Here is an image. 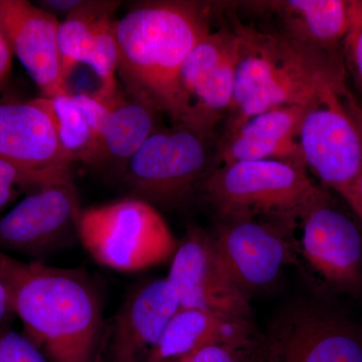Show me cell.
<instances>
[{"instance_id":"obj_7","label":"cell","mask_w":362,"mask_h":362,"mask_svg":"<svg viewBox=\"0 0 362 362\" xmlns=\"http://www.w3.org/2000/svg\"><path fill=\"white\" fill-rule=\"evenodd\" d=\"M258 356L261 362H362V333L337 312L295 303L272 320Z\"/></svg>"},{"instance_id":"obj_9","label":"cell","mask_w":362,"mask_h":362,"mask_svg":"<svg viewBox=\"0 0 362 362\" xmlns=\"http://www.w3.org/2000/svg\"><path fill=\"white\" fill-rule=\"evenodd\" d=\"M168 280L180 308L201 309L252 321L249 296L235 284L218 258L211 235L188 228L177 245Z\"/></svg>"},{"instance_id":"obj_22","label":"cell","mask_w":362,"mask_h":362,"mask_svg":"<svg viewBox=\"0 0 362 362\" xmlns=\"http://www.w3.org/2000/svg\"><path fill=\"white\" fill-rule=\"evenodd\" d=\"M119 2L86 1L59 23L58 45L64 80L89 58L97 21L108 11H116Z\"/></svg>"},{"instance_id":"obj_8","label":"cell","mask_w":362,"mask_h":362,"mask_svg":"<svg viewBox=\"0 0 362 362\" xmlns=\"http://www.w3.org/2000/svg\"><path fill=\"white\" fill-rule=\"evenodd\" d=\"M293 230L263 220L221 221L211 238L228 276L249 296L272 287L296 263Z\"/></svg>"},{"instance_id":"obj_1","label":"cell","mask_w":362,"mask_h":362,"mask_svg":"<svg viewBox=\"0 0 362 362\" xmlns=\"http://www.w3.org/2000/svg\"><path fill=\"white\" fill-rule=\"evenodd\" d=\"M0 279L26 337L52 362H95L102 305L85 272L21 261L0 250Z\"/></svg>"},{"instance_id":"obj_32","label":"cell","mask_w":362,"mask_h":362,"mask_svg":"<svg viewBox=\"0 0 362 362\" xmlns=\"http://www.w3.org/2000/svg\"><path fill=\"white\" fill-rule=\"evenodd\" d=\"M13 314L8 291H7L6 285L0 279V328L2 327L7 319L11 318Z\"/></svg>"},{"instance_id":"obj_13","label":"cell","mask_w":362,"mask_h":362,"mask_svg":"<svg viewBox=\"0 0 362 362\" xmlns=\"http://www.w3.org/2000/svg\"><path fill=\"white\" fill-rule=\"evenodd\" d=\"M344 77L341 62L293 40L287 59L265 86L226 116L223 134L228 139L243 123L262 112L279 106H308L326 85Z\"/></svg>"},{"instance_id":"obj_6","label":"cell","mask_w":362,"mask_h":362,"mask_svg":"<svg viewBox=\"0 0 362 362\" xmlns=\"http://www.w3.org/2000/svg\"><path fill=\"white\" fill-rule=\"evenodd\" d=\"M354 101L344 77L326 85L307 107L298 137L307 170L343 199L362 173V134Z\"/></svg>"},{"instance_id":"obj_10","label":"cell","mask_w":362,"mask_h":362,"mask_svg":"<svg viewBox=\"0 0 362 362\" xmlns=\"http://www.w3.org/2000/svg\"><path fill=\"white\" fill-rule=\"evenodd\" d=\"M82 209L71 180L37 188L0 216V250L44 256L78 237Z\"/></svg>"},{"instance_id":"obj_15","label":"cell","mask_w":362,"mask_h":362,"mask_svg":"<svg viewBox=\"0 0 362 362\" xmlns=\"http://www.w3.org/2000/svg\"><path fill=\"white\" fill-rule=\"evenodd\" d=\"M180 308L177 295L168 278L147 281L136 287L116 318L111 362H146Z\"/></svg>"},{"instance_id":"obj_17","label":"cell","mask_w":362,"mask_h":362,"mask_svg":"<svg viewBox=\"0 0 362 362\" xmlns=\"http://www.w3.org/2000/svg\"><path fill=\"white\" fill-rule=\"evenodd\" d=\"M252 321L201 309L180 308L146 362H168L218 343L257 342Z\"/></svg>"},{"instance_id":"obj_5","label":"cell","mask_w":362,"mask_h":362,"mask_svg":"<svg viewBox=\"0 0 362 362\" xmlns=\"http://www.w3.org/2000/svg\"><path fill=\"white\" fill-rule=\"evenodd\" d=\"M213 139L183 123L157 128L124 163V181L138 199L152 206H180L214 170Z\"/></svg>"},{"instance_id":"obj_20","label":"cell","mask_w":362,"mask_h":362,"mask_svg":"<svg viewBox=\"0 0 362 362\" xmlns=\"http://www.w3.org/2000/svg\"><path fill=\"white\" fill-rule=\"evenodd\" d=\"M238 42L225 61L195 94L182 122L204 134L214 136L216 125L232 108L235 90Z\"/></svg>"},{"instance_id":"obj_14","label":"cell","mask_w":362,"mask_h":362,"mask_svg":"<svg viewBox=\"0 0 362 362\" xmlns=\"http://www.w3.org/2000/svg\"><path fill=\"white\" fill-rule=\"evenodd\" d=\"M56 16L25 0H0V28L13 54L44 97L68 95L58 45Z\"/></svg>"},{"instance_id":"obj_23","label":"cell","mask_w":362,"mask_h":362,"mask_svg":"<svg viewBox=\"0 0 362 362\" xmlns=\"http://www.w3.org/2000/svg\"><path fill=\"white\" fill-rule=\"evenodd\" d=\"M216 159L221 165L244 161L277 160L306 168L298 140L276 141L233 136L216 144Z\"/></svg>"},{"instance_id":"obj_11","label":"cell","mask_w":362,"mask_h":362,"mask_svg":"<svg viewBox=\"0 0 362 362\" xmlns=\"http://www.w3.org/2000/svg\"><path fill=\"white\" fill-rule=\"evenodd\" d=\"M301 250L309 265L342 291H362V233L329 194L314 204L300 220Z\"/></svg>"},{"instance_id":"obj_19","label":"cell","mask_w":362,"mask_h":362,"mask_svg":"<svg viewBox=\"0 0 362 362\" xmlns=\"http://www.w3.org/2000/svg\"><path fill=\"white\" fill-rule=\"evenodd\" d=\"M35 101L51 117L59 146L71 163H101L99 138L74 104L70 95L40 97Z\"/></svg>"},{"instance_id":"obj_4","label":"cell","mask_w":362,"mask_h":362,"mask_svg":"<svg viewBox=\"0 0 362 362\" xmlns=\"http://www.w3.org/2000/svg\"><path fill=\"white\" fill-rule=\"evenodd\" d=\"M78 238L98 264L127 273L163 264L178 245L156 206L138 197L82 211Z\"/></svg>"},{"instance_id":"obj_18","label":"cell","mask_w":362,"mask_h":362,"mask_svg":"<svg viewBox=\"0 0 362 362\" xmlns=\"http://www.w3.org/2000/svg\"><path fill=\"white\" fill-rule=\"evenodd\" d=\"M162 112L141 100L116 97L100 136L101 160L107 159L125 163L159 128L157 118Z\"/></svg>"},{"instance_id":"obj_24","label":"cell","mask_w":362,"mask_h":362,"mask_svg":"<svg viewBox=\"0 0 362 362\" xmlns=\"http://www.w3.org/2000/svg\"><path fill=\"white\" fill-rule=\"evenodd\" d=\"M114 11H108L97 21L92 49L84 64L101 82L104 101H111L117 95L115 74L118 70L119 56Z\"/></svg>"},{"instance_id":"obj_27","label":"cell","mask_w":362,"mask_h":362,"mask_svg":"<svg viewBox=\"0 0 362 362\" xmlns=\"http://www.w3.org/2000/svg\"><path fill=\"white\" fill-rule=\"evenodd\" d=\"M0 362L52 361L25 334L0 328Z\"/></svg>"},{"instance_id":"obj_33","label":"cell","mask_w":362,"mask_h":362,"mask_svg":"<svg viewBox=\"0 0 362 362\" xmlns=\"http://www.w3.org/2000/svg\"><path fill=\"white\" fill-rule=\"evenodd\" d=\"M361 333H362V330H361Z\"/></svg>"},{"instance_id":"obj_28","label":"cell","mask_w":362,"mask_h":362,"mask_svg":"<svg viewBox=\"0 0 362 362\" xmlns=\"http://www.w3.org/2000/svg\"><path fill=\"white\" fill-rule=\"evenodd\" d=\"M42 187L45 185L37 177L0 158V213L25 188L35 190Z\"/></svg>"},{"instance_id":"obj_16","label":"cell","mask_w":362,"mask_h":362,"mask_svg":"<svg viewBox=\"0 0 362 362\" xmlns=\"http://www.w3.org/2000/svg\"><path fill=\"white\" fill-rule=\"evenodd\" d=\"M252 6L275 13L282 33L298 44L337 56V47L349 33L351 2L343 0H283Z\"/></svg>"},{"instance_id":"obj_34","label":"cell","mask_w":362,"mask_h":362,"mask_svg":"<svg viewBox=\"0 0 362 362\" xmlns=\"http://www.w3.org/2000/svg\"><path fill=\"white\" fill-rule=\"evenodd\" d=\"M259 362H261V361H259Z\"/></svg>"},{"instance_id":"obj_29","label":"cell","mask_w":362,"mask_h":362,"mask_svg":"<svg viewBox=\"0 0 362 362\" xmlns=\"http://www.w3.org/2000/svg\"><path fill=\"white\" fill-rule=\"evenodd\" d=\"M343 45L350 70L362 89V2H351L350 25Z\"/></svg>"},{"instance_id":"obj_21","label":"cell","mask_w":362,"mask_h":362,"mask_svg":"<svg viewBox=\"0 0 362 362\" xmlns=\"http://www.w3.org/2000/svg\"><path fill=\"white\" fill-rule=\"evenodd\" d=\"M235 45L233 30L221 28L207 33L188 54L180 71V90L182 122L192 99L225 61Z\"/></svg>"},{"instance_id":"obj_25","label":"cell","mask_w":362,"mask_h":362,"mask_svg":"<svg viewBox=\"0 0 362 362\" xmlns=\"http://www.w3.org/2000/svg\"><path fill=\"white\" fill-rule=\"evenodd\" d=\"M307 107L289 105L262 112L247 119L228 139L233 136H244L276 141L298 140ZM228 139L218 143L225 142Z\"/></svg>"},{"instance_id":"obj_2","label":"cell","mask_w":362,"mask_h":362,"mask_svg":"<svg viewBox=\"0 0 362 362\" xmlns=\"http://www.w3.org/2000/svg\"><path fill=\"white\" fill-rule=\"evenodd\" d=\"M209 7L195 1L138 4L115 21L118 70L135 99L180 122L181 69L211 32Z\"/></svg>"},{"instance_id":"obj_30","label":"cell","mask_w":362,"mask_h":362,"mask_svg":"<svg viewBox=\"0 0 362 362\" xmlns=\"http://www.w3.org/2000/svg\"><path fill=\"white\" fill-rule=\"evenodd\" d=\"M13 52L6 33L0 28V90L7 85L13 70Z\"/></svg>"},{"instance_id":"obj_3","label":"cell","mask_w":362,"mask_h":362,"mask_svg":"<svg viewBox=\"0 0 362 362\" xmlns=\"http://www.w3.org/2000/svg\"><path fill=\"white\" fill-rule=\"evenodd\" d=\"M201 190L221 221L263 220L292 228L328 194L312 180L306 168L277 160L214 168Z\"/></svg>"},{"instance_id":"obj_26","label":"cell","mask_w":362,"mask_h":362,"mask_svg":"<svg viewBox=\"0 0 362 362\" xmlns=\"http://www.w3.org/2000/svg\"><path fill=\"white\" fill-rule=\"evenodd\" d=\"M259 342L207 345L168 362H251L259 354Z\"/></svg>"},{"instance_id":"obj_12","label":"cell","mask_w":362,"mask_h":362,"mask_svg":"<svg viewBox=\"0 0 362 362\" xmlns=\"http://www.w3.org/2000/svg\"><path fill=\"white\" fill-rule=\"evenodd\" d=\"M0 158L45 185L71 180L51 117L35 100L0 102Z\"/></svg>"},{"instance_id":"obj_31","label":"cell","mask_w":362,"mask_h":362,"mask_svg":"<svg viewBox=\"0 0 362 362\" xmlns=\"http://www.w3.org/2000/svg\"><path fill=\"white\" fill-rule=\"evenodd\" d=\"M85 2L83 0H45L40 2V7L52 14L66 13L68 16L84 6Z\"/></svg>"}]
</instances>
